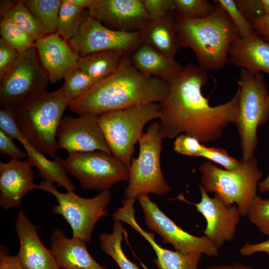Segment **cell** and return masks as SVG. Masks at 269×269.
Masks as SVG:
<instances>
[{"label":"cell","mask_w":269,"mask_h":269,"mask_svg":"<svg viewBox=\"0 0 269 269\" xmlns=\"http://www.w3.org/2000/svg\"><path fill=\"white\" fill-rule=\"evenodd\" d=\"M209 80L207 71L190 63L176 76L167 80L169 92L159 103L160 131L163 138L184 134L202 143L221 137L224 129L236 121L240 89L229 101L211 106L202 87Z\"/></svg>","instance_id":"obj_1"},{"label":"cell","mask_w":269,"mask_h":269,"mask_svg":"<svg viewBox=\"0 0 269 269\" xmlns=\"http://www.w3.org/2000/svg\"><path fill=\"white\" fill-rule=\"evenodd\" d=\"M168 92L166 80L138 70L128 55L115 72L98 82L69 108L78 115L99 116L135 105L160 103Z\"/></svg>","instance_id":"obj_2"},{"label":"cell","mask_w":269,"mask_h":269,"mask_svg":"<svg viewBox=\"0 0 269 269\" xmlns=\"http://www.w3.org/2000/svg\"><path fill=\"white\" fill-rule=\"evenodd\" d=\"M211 15L199 19L176 15L174 25L179 46L194 52L201 68L218 70L227 64L232 42L240 37L239 31L225 9L215 0Z\"/></svg>","instance_id":"obj_3"},{"label":"cell","mask_w":269,"mask_h":269,"mask_svg":"<svg viewBox=\"0 0 269 269\" xmlns=\"http://www.w3.org/2000/svg\"><path fill=\"white\" fill-rule=\"evenodd\" d=\"M69 104L61 87L54 92L45 91L11 109L26 140L37 150L54 158L58 149L57 132L63 114Z\"/></svg>","instance_id":"obj_4"},{"label":"cell","mask_w":269,"mask_h":269,"mask_svg":"<svg viewBox=\"0 0 269 269\" xmlns=\"http://www.w3.org/2000/svg\"><path fill=\"white\" fill-rule=\"evenodd\" d=\"M241 162L236 169H221L210 161L200 165L201 183L199 187L228 205L237 206L242 217L247 216L251 204L256 197L263 173L254 157Z\"/></svg>","instance_id":"obj_5"},{"label":"cell","mask_w":269,"mask_h":269,"mask_svg":"<svg viewBox=\"0 0 269 269\" xmlns=\"http://www.w3.org/2000/svg\"><path fill=\"white\" fill-rule=\"evenodd\" d=\"M158 103L135 105L98 116V122L111 154L129 169L134 146L148 122L159 119Z\"/></svg>","instance_id":"obj_6"},{"label":"cell","mask_w":269,"mask_h":269,"mask_svg":"<svg viewBox=\"0 0 269 269\" xmlns=\"http://www.w3.org/2000/svg\"><path fill=\"white\" fill-rule=\"evenodd\" d=\"M238 84L240 97L234 124L241 139V161L245 162L254 157L258 144V127L269 121V92L260 72L241 69Z\"/></svg>","instance_id":"obj_7"},{"label":"cell","mask_w":269,"mask_h":269,"mask_svg":"<svg viewBox=\"0 0 269 269\" xmlns=\"http://www.w3.org/2000/svg\"><path fill=\"white\" fill-rule=\"evenodd\" d=\"M163 137L159 122L152 123L139 139V154L133 158L129 168L130 177L125 191L126 198L153 193L163 195L171 189L160 167Z\"/></svg>","instance_id":"obj_8"},{"label":"cell","mask_w":269,"mask_h":269,"mask_svg":"<svg viewBox=\"0 0 269 269\" xmlns=\"http://www.w3.org/2000/svg\"><path fill=\"white\" fill-rule=\"evenodd\" d=\"M39 185V189L50 193L56 198L58 204L52 208V212L62 216L68 223L73 237L86 244L90 243L96 224L108 215V206L112 196L109 189L101 191L94 197L85 198L74 191L60 192L53 183L44 180Z\"/></svg>","instance_id":"obj_9"},{"label":"cell","mask_w":269,"mask_h":269,"mask_svg":"<svg viewBox=\"0 0 269 269\" xmlns=\"http://www.w3.org/2000/svg\"><path fill=\"white\" fill-rule=\"evenodd\" d=\"M0 107H18L45 92L49 81L34 47L19 57L0 80Z\"/></svg>","instance_id":"obj_10"},{"label":"cell","mask_w":269,"mask_h":269,"mask_svg":"<svg viewBox=\"0 0 269 269\" xmlns=\"http://www.w3.org/2000/svg\"><path fill=\"white\" fill-rule=\"evenodd\" d=\"M62 163L66 172L85 190H109L117 183L129 180V169L112 154L103 151L71 153Z\"/></svg>","instance_id":"obj_11"},{"label":"cell","mask_w":269,"mask_h":269,"mask_svg":"<svg viewBox=\"0 0 269 269\" xmlns=\"http://www.w3.org/2000/svg\"><path fill=\"white\" fill-rule=\"evenodd\" d=\"M147 227L159 235L164 244H169L183 254L201 253L209 257L219 256V248L206 236L197 237L183 230L152 201L147 194L136 197Z\"/></svg>","instance_id":"obj_12"},{"label":"cell","mask_w":269,"mask_h":269,"mask_svg":"<svg viewBox=\"0 0 269 269\" xmlns=\"http://www.w3.org/2000/svg\"><path fill=\"white\" fill-rule=\"evenodd\" d=\"M68 42L81 57L108 50H120L130 55L142 41L140 32L111 29L89 15Z\"/></svg>","instance_id":"obj_13"},{"label":"cell","mask_w":269,"mask_h":269,"mask_svg":"<svg viewBox=\"0 0 269 269\" xmlns=\"http://www.w3.org/2000/svg\"><path fill=\"white\" fill-rule=\"evenodd\" d=\"M58 148L69 154L101 150L111 154L98 122V116L85 114L62 118L56 134Z\"/></svg>","instance_id":"obj_14"},{"label":"cell","mask_w":269,"mask_h":269,"mask_svg":"<svg viewBox=\"0 0 269 269\" xmlns=\"http://www.w3.org/2000/svg\"><path fill=\"white\" fill-rule=\"evenodd\" d=\"M89 15L116 31L140 32L150 19L141 0H92Z\"/></svg>","instance_id":"obj_15"},{"label":"cell","mask_w":269,"mask_h":269,"mask_svg":"<svg viewBox=\"0 0 269 269\" xmlns=\"http://www.w3.org/2000/svg\"><path fill=\"white\" fill-rule=\"evenodd\" d=\"M199 188L200 201L192 204L206 221L204 236L220 249L234 239L242 216L236 205L227 204L215 195L211 197L202 188Z\"/></svg>","instance_id":"obj_16"},{"label":"cell","mask_w":269,"mask_h":269,"mask_svg":"<svg viewBox=\"0 0 269 269\" xmlns=\"http://www.w3.org/2000/svg\"><path fill=\"white\" fill-rule=\"evenodd\" d=\"M32 167L27 160L0 161V205L3 209L19 207L28 192L39 189V185L34 182Z\"/></svg>","instance_id":"obj_17"},{"label":"cell","mask_w":269,"mask_h":269,"mask_svg":"<svg viewBox=\"0 0 269 269\" xmlns=\"http://www.w3.org/2000/svg\"><path fill=\"white\" fill-rule=\"evenodd\" d=\"M134 204L131 201L125 202L123 206L113 213V218L128 224L149 243L156 255L154 262L158 269H198L202 254H183L162 248L156 242L154 234L145 231L136 222Z\"/></svg>","instance_id":"obj_18"},{"label":"cell","mask_w":269,"mask_h":269,"mask_svg":"<svg viewBox=\"0 0 269 269\" xmlns=\"http://www.w3.org/2000/svg\"><path fill=\"white\" fill-rule=\"evenodd\" d=\"M15 228L19 242L16 256L25 269H59L50 250L41 242L37 227L22 210L17 213Z\"/></svg>","instance_id":"obj_19"},{"label":"cell","mask_w":269,"mask_h":269,"mask_svg":"<svg viewBox=\"0 0 269 269\" xmlns=\"http://www.w3.org/2000/svg\"><path fill=\"white\" fill-rule=\"evenodd\" d=\"M34 48L49 81L55 83L76 65L80 58L68 41L56 33L35 41Z\"/></svg>","instance_id":"obj_20"},{"label":"cell","mask_w":269,"mask_h":269,"mask_svg":"<svg viewBox=\"0 0 269 269\" xmlns=\"http://www.w3.org/2000/svg\"><path fill=\"white\" fill-rule=\"evenodd\" d=\"M50 249L59 269H108L99 265L89 253L81 240L68 238L59 229L50 237Z\"/></svg>","instance_id":"obj_21"},{"label":"cell","mask_w":269,"mask_h":269,"mask_svg":"<svg viewBox=\"0 0 269 269\" xmlns=\"http://www.w3.org/2000/svg\"><path fill=\"white\" fill-rule=\"evenodd\" d=\"M227 63L269 74V43L255 31L247 38L239 37L229 47Z\"/></svg>","instance_id":"obj_22"},{"label":"cell","mask_w":269,"mask_h":269,"mask_svg":"<svg viewBox=\"0 0 269 269\" xmlns=\"http://www.w3.org/2000/svg\"><path fill=\"white\" fill-rule=\"evenodd\" d=\"M129 58L138 70L166 81L177 75L184 68L175 60L143 42L129 55Z\"/></svg>","instance_id":"obj_23"},{"label":"cell","mask_w":269,"mask_h":269,"mask_svg":"<svg viewBox=\"0 0 269 269\" xmlns=\"http://www.w3.org/2000/svg\"><path fill=\"white\" fill-rule=\"evenodd\" d=\"M176 14L151 20L140 32L142 42L145 43L175 60L180 49L176 33L174 21Z\"/></svg>","instance_id":"obj_24"},{"label":"cell","mask_w":269,"mask_h":269,"mask_svg":"<svg viewBox=\"0 0 269 269\" xmlns=\"http://www.w3.org/2000/svg\"><path fill=\"white\" fill-rule=\"evenodd\" d=\"M27 154V160L32 166L36 167L38 175L44 180L57 183L67 192L74 191L76 188L68 176L62 163V159L57 155L54 160L47 158L44 154L34 148L26 140L21 142Z\"/></svg>","instance_id":"obj_25"},{"label":"cell","mask_w":269,"mask_h":269,"mask_svg":"<svg viewBox=\"0 0 269 269\" xmlns=\"http://www.w3.org/2000/svg\"><path fill=\"white\" fill-rule=\"evenodd\" d=\"M128 56L120 50H108L80 57L76 66L98 82L115 72Z\"/></svg>","instance_id":"obj_26"},{"label":"cell","mask_w":269,"mask_h":269,"mask_svg":"<svg viewBox=\"0 0 269 269\" xmlns=\"http://www.w3.org/2000/svg\"><path fill=\"white\" fill-rule=\"evenodd\" d=\"M1 18H6L21 27L36 41L45 35L24 0H0Z\"/></svg>","instance_id":"obj_27"},{"label":"cell","mask_w":269,"mask_h":269,"mask_svg":"<svg viewBox=\"0 0 269 269\" xmlns=\"http://www.w3.org/2000/svg\"><path fill=\"white\" fill-rule=\"evenodd\" d=\"M122 223L114 220L112 233L99 236L101 249L116 262L120 269H139L127 258L122 250V243L126 231Z\"/></svg>","instance_id":"obj_28"},{"label":"cell","mask_w":269,"mask_h":269,"mask_svg":"<svg viewBox=\"0 0 269 269\" xmlns=\"http://www.w3.org/2000/svg\"><path fill=\"white\" fill-rule=\"evenodd\" d=\"M61 1L56 33L68 42L77 33L89 13L88 10L71 3L68 0Z\"/></svg>","instance_id":"obj_29"},{"label":"cell","mask_w":269,"mask_h":269,"mask_svg":"<svg viewBox=\"0 0 269 269\" xmlns=\"http://www.w3.org/2000/svg\"><path fill=\"white\" fill-rule=\"evenodd\" d=\"M24 2L45 35L56 33L61 0H25Z\"/></svg>","instance_id":"obj_30"},{"label":"cell","mask_w":269,"mask_h":269,"mask_svg":"<svg viewBox=\"0 0 269 269\" xmlns=\"http://www.w3.org/2000/svg\"><path fill=\"white\" fill-rule=\"evenodd\" d=\"M63 79L64 83L61 88L70 104L81 98L99 82L76 65L66 72Z\"/></svg>","instance_id":"obj_31"},{"label":"cell","mask_w":269,"mask_h":269,"mask_svg":"<svg viewBox=\"0 0 269 269\" xmlns=\"http://www.w3.org/2000/svg\"><path fill=\"white\" fill-rule=\"evenodd\" d=\"M1 38L19 53L34 47L35 40L25 30L11 21L1 18L0 21Z\"/></svg>","instance_id":"obj_32"},{"label":"cell","mask_w":269,"mask_h":269,"mask_svg":"<svg viewBox=\"0 0 269 269\" xmlns=\"http://www.w3.org/2000/svg\"><path fill=\"white\" fill-rule=\"evenodd\" d=\"M174 6L176 16L188 19L203 18L215 9L207 0H174Z\"/></svg>","instance_id":"obj_33"},{"label":"cell","mask_w":269,"mask_h":269,"mask_svg":"<svg viewBox=\"0 0 269 269\" xmlns=\"http://www.w3.org/2000/svg\"><path fill=\"white\" fill-rule=\"evenodd\" d=\"M247 216L252 223L269 238V199L257 195L250 206Z\"/></svg>","instance_id":"obj_34"},{"label":"cell","mask_w":269,"mask_h":269,"mask_svg":"<svg viewBox=\"0 0 269 269\" xmlns=\"http://www.w3.org/2000/svg\"><path fill=\"white\" fill-rule=\"evenodd\" d=\"M226 11L237 28L241 38L250 36L254 32L253 25L245 18L234 0H216Z\"/></svg>","instance_id":"obj_35"},{"label":"cell","mask_w":269,"mask_h":269,"mask_svg":"<svg viewBox=\"0 0 269 269\" xmlns=\"http://www.w3.org/2000/svg\"><path fill=\"white\" fill-rule=\"evenodd\" d=\"M200 157L219 164L225 169L229 170L237 168L241 163V161H238L229 155L225 149L220 148L208 147L205 146Z\"/></svg>","instance_id":"obj_36"},{"label":"cell","mask_w":269,"mask_h":269,"mask_svg":"<svg viewBox=\"0 0 269 269\" xmlns=\"http://www.w3.org/2000/svg\"><path fill=\"white\" fill-rule=\"evenodd\" d=\"M151 20L160 19L176 14L174 0H141Z\"/></svg>","instance_id":"obj_37"},{"label":"cell","mask_w":269,"mask_h":269,"mask_svg":"<svg viewBox=\"0 0 269 269\" xmlns=\"http://www.w3.org/2000/svg\"><path fill=\"white\" fill-rule=\"evenodd\" d=\"M0 130L7 136L20 142L26 139L20 130L11 108L0 107Z\"/></svg>","instance_id":"obj_38"},{"label":"cell","mask_w":269,"mask_h":269,"mask_svg":"<svg viewBox=\"0 0 269 269\" xmlns=\"http://www.w3.org/2000/svg\"><path fill=\"white\" fill-rule=\"evenodd\" d=\"M204 146L197 138L184 134L176 137L173 143L175 152L189 156L200 157Z\"/></svg>","instance_id":"obj_39"},{"label":"cell","mask_w":269,"mask_h":269,"mask_svg":"<svg viewBox=\"0 0 269 269\" xmlns=\"http://www.w3.org/2000/svg\"><path fill=\"white\" fill-rule=\"evenodd\" d=\"M247 21L252 25L265 14L261 0H235Z\"/></svg>","instance_id":"obj_40"},{"label":"cell","mask_w":269,"mask_h":269,"mask_svg":"<svg viewBox=\"0 0 269 269\" xmlns=\"http://www.w3.org/2000/svg\"><path fill=\"white\" fill-rule=\"evenodd\" d=\"M20 54L0 38V80L14 65Z\"/></svg>","instance_id":"obj_41"},{"label":"cell","mask_w":269,"mask_h":269,"mask_svg":"<svg viewBox=\"0 0 269 269\" xmlns=\"http://www.w3.org/2000/svg\"><path fill=\"white\" fill-rule=\"evenodd\" d=\"M0 152L11 157L21 160L27 157L26 151L21 150L13 141V139L0 131Z\"/></svg>","instance_id":"obj_42"},{"label":"cell","mask_w":269,"mask_h":269,"mask_svg":"<svg viewBox=\"0 0 269 269\" xmlns=\"http://www.w3.org/2000/svg\"><path fill=\"white\" fill-rule=\"evenodd\" d=\"M0 269H25L16 256L8 254L3 245L0 249Z\"/></svg>","instance_id":"obj_43"},{"label":"cell","mask_w":269,"mask_h":269,"mask_svg":"<svg viewBox=\"0 0 269 269\" xmlns=\"http://www.w3.org/2000/svg\"><path fill=\"white\" fill-rule=\"evenodd\" d=\"M261 252L265 253L269 256V238L258 243L246 242L239 249L240 254L243 256H248Z\"/></svg>","instance_id":"obj_44"},{"label":"cell","mask_w":269,"mask_h":269,"mask_svg":"<svg viewBox=\"0 0 269 269\" xmlns=\"http://www.w3.org/2000/svg\"><path fill=\"white\" fill-rule=\"evenodd\" d=\"M254 31L269 43V14H265L253 25Z\"/></svg>","instance_id":"obj_45"},{"label":"cell","mask_w":269,"mask_h":269,"mask_svg":"<svg viewBox=\"0 0 269 269\" xmlns=\"http://www.w3.org/2000/svg\"><path fill=\"white\" fill-rule=\"evenodd\" d=\"M204 269H254L252 267L240 263H234L230 265H223L208 267Z\"/></svg>","instance_id":"obj_46"},{"label":"cell","mask_w":269,"mask_h":269,"mask_svg":"<svg viewBox=\"0 0 269 269\" xmlns=\"http://www.w3.org/2000/svg\"><path fill=\"white\" fill-rule=\"evenodd\" d=\"M68 1L77 6L84 9H88L91 3L92 0H68Z\"/></svg>","instance_id":"obj_47"},{"label":"cell","mask_w":269,"mask_h":269,"mask_svg":"<svg viewBox=\"0 0 269 269\" xmlns=\"http://www.w3.org/2000/svg\"><path fill=\"white\" fill-rule=\"evenodd\" d=\"M258 188L262 193L269 191V173L263 181L259 182Z\"/></svg>","instance_id":"obj_48"},{"label":"cell","mask_w":269,"mask_h":269,"mask_svg":"<svg viewBox=\"0 0 269 269\" xmlns=\"http://www.w3.org/2000/svg\"><path fill=\"white\" fill-rule=\"evenodd\" d=\"M266 14H269V0H261Z\"/></svg>","instance_id":"obj_49"},{"label":"cell","mask_w":269,"mask_h":269,"mask_svg":"<svg viewBox=\"0 0 269 269\" xmlns=\"http://www.w3.org/2000/svg\"><path fill=\"white\" fill-rule=\"evenodd\" d=\"M268 100H269V97H268Z\"/></svg>","instance_id":"obj_50"}]
</instances>
